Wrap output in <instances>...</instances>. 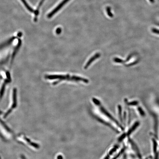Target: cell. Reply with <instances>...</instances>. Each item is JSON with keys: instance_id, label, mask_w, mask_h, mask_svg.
<instances>
[{"instance_id": "cell-1", "label": "cell", "mask_w": 159, "mask_h": 159, "mask_svg": "<svg viewBox=\"0 0 159 159\" xmlns=\"http://www.w3.org/2000/svg\"><path fill=\"white\" fill-rule=\"evenodd\" d=\"M45 78L46 79L52 80L56 79L57 80L54 81L53 83L52 84L54 86L57 85V84L59 83L60 81H74V82H79L82 81L85 83H89V81L87 79L78 76H71L68 74L66 75H57V74H53V75H46L45 76Z\"/></svg>"}, {"instance_id": "cell-2", "label": "cell", "mask_w": 159, "mask_h": 159, "mask_svg": "<svg viewBox=\"0 0 159 159\" xmlns=\"http://www.w3.org/2000/svg\"><path fill=\"white\" fill-rule=\"evenodd\" d=\"M69 1V0H63L54 9V10L52 11L51 13L49 14L48 16V18H50L54 16L56 13H57L59 10H60L61 8L63 7L64 5H65Z\"/></svg>"}, {"instance_id": "cell-3", "label": "cell", "mask_w": 159, "mask_h": 159, "mask_svg": "<svg viewBox=\"0 0 159 159\" xmlns=\"http://www.w3.org/2000/svg\"><path fill=\"white\" fill-rule=\"evenodd\" d=\"M101 56V54L100 52H97L89 60L87 61L86 64L85 65L84 67V68L85 69H87L90 66V65L94 61L96 60L97 59L100 57Z\"/></svg>"}, {"instance_id": "cell-4", "label": "cell", "mask_w": 159, "mask_h": 159, "mask_svg": "<svg viewBox=\"0 0 159 159\" xmlns=\"http://www.w3.org/2000/svg\"><path fill=\"white\" fill-rule=\"evenodd\" d=\"M18 42L17 43V45L15 46V48L14 49L13 51V54H12V55H11V63H12L15 55H16L17 52L18 51V50H19L20 47V45H21V40H20V39H18Z\"/></svg>"}, {"instance_id": "cell-5", "label": "cell", "mask_w": 159, "mask_h": 159, "mask_svg": "<svg viewBox=\"0 0 159 159\" xmlns=\"http://www.w3.org/2000/svg\"><path fill=\"white\" fill-rule=\"evenodd\" d=\"M13 104L12 108H14L16 106V92L17 90L16 88H14L13 92Z\"/></svg>"}, {"instance_id": "cell-6", "label": "cell", "mask_w": 159, "mask_h": 159, "mask_svg": "<svg viewBox=\"0 0 159 159\" xmlns=\"http://www.w3.org/2000/svg\"><path fill=\"white\" fill-rule=\"evenodd\" d=\"M21 1L22 2L23 4H24V5L25 6V8H27V9L29 11H30V12H31V13H35V11H34L33 9H32L30 6L28 4L27 2H26L25 0H21Z\"/></svg>"}, {"instance_id": "cell-7", "label": "cell", "mask_w": 159, "mask_h": 159, "mask_svg": "<svg viewBox=\"0 0 159 159\" xmlns=\"http://www.w3.org/2000/svg\"><path fill=\"white\" fill-rule=\"evenodd\" d=\"M139 123H138V122H136V124H135L133 125V126L131 127V129L128 131V133H127V135H130L132 132H133L135 130V129H136V128L139 125Z\"/></svg>"}, {"instance_id": "cell-8", "label": "cell", "mask_w": 159, "mask_h": 159, "mask_svg": "<svg viewBox=\"0 0 159 159\" xmlns=\"http://www.w3.org/2000/svg\"><path fill=\"white\" fill-rule=\"evenodd\" d=\"M62 30L60 28H58L56 30V33L57 35L60 34L61 33Z\"/></svg>"}, {"instance_id": "cell-9", "label": "cell", "mask_w": 159, "mask_h": 159, "mask_svg": "<svg viewBox=\"0 0 159 159\" xmlns=\"http://www.w3.org/2000/svg\"><path fill=\"white\" fill-rule=\"evenodd\" d=\"M139 111L141 114H142V115H144V113L143 111H142V109H139Z\"/></svg>"}]
</instances>
